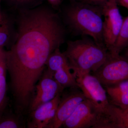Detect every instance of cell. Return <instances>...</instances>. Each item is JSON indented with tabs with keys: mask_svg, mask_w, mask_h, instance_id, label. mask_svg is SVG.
<instances>
[{
	"mask_svg": "<svg viewBox=\"0 0 128 128\" xmlns=\"http://www.w3.org/2000/svg\"><path fill=\"white\" fill-rule=\"evenodd\" d=\"M118 0H108L101 5L103 22L104 41L108 51L114 45L118 34L124 18L118 6Z\"/></svg>",
	"mask_w": 128,
	"mask_h": 128,
	"instance_id": "cell-5",
	"label": "cell"
},
{
	"mask_svg": "<svg viewBox=\"0 0 128 128\" xmlns=\"http://www.w3.org/2000/svg\"><path fill=\"white\" fill-rule=\"evenodd\" d=\"M104 86L110 103L122 109L128 108V80Z\"/></svg>",
	"mask_w": 128,
	"mask_h": 128,
	"instance_id": "cell-10",
	"label": "cell"
},
{
	"mask_svg": "<svg viewBox=\"0 0 128 128\" xmlns=\"http://www.w3.org/2000/svg\"><path fill=\"white\" fill-rule=\"evenodd\" d=\"M124 51L123 55H121L124 58L128 60V47H126L122 51Z\"/></svg>",
	"mask_w": 128,
	"mask_h": 128,
	"instance_id": "cell-22",
	"label": "cell"
},
{
	"mask_svg": "<svg viewBox=\"0 0 128 128\" xmlns=\"http://www.w3.org/2000/svg\"><path fill=\"white\" fill-rule=\"evenodd\" d=\"M61 94H58L51 101L42 104L31 112L28 128H46L55 116Z\"/></svg>",
	"mask_w": 128,
	"mask_h": 128,
	"instance_id": "cell-9",
	"label": "cell"
},
{
	"mask_svg": "<svg viewBox=\"0 0 128 128\" xmlns=\"http://www.w3.org/2000/svg\"><path fill=\"white\" fill-rule=\"evenodd\" d=\"M128 47V46H127V47Z\"/></svg>",
	"mask_w": 128,
	"mask_h": 128,
	"instance_id": "cell-24",
	"label": "cell"
},
{
	"mask_svg": "<svg viewBox=\"0 0 128 128\" xmlns=\"http://www.w3.org/2000/svg\"><path fill=\"white\" fill-rule=\"evenodd\" d=\"M71 70L70 68H65L54 73V78L64 89L79 88L76 77Z\"/></svg>",
	"mask_w": 128,
	"mask_h": 128,
	"instance_id": "cell-15",
	"label": "cell"
},
{
	"mask_svg": "<svg viewBox=\"0 0 128 128\" xmlns=\"http://www.w3.org/2000/svg\"><path fill=\"white\" fill-rule=\"evenodd\" d=\"M6 53L4 48L0 47V116L5 112L8 102Z\"/></svg>",
	"mask_w": 128,
	"mask_h": 128,
	"instance_id": "cell-12",
	"label": "cell"
},
{
	"mask_svg": "<svg viewBox=\"0 0 128 128\" xmlns=\"http://www.w3.org/2000/svg\"><path fill=\"white\" fill-rule=\"evenodd\" d=\"M47 0L53 8H57L59 6L61 2V0Z\"/></svg>",
	"mask_w": 128,
	"mask_h": 128,
	"instance_id": "cell-20",
	"label": "cell"
},
{
	"mask_svg": "<svg viewBox=\"0 0 128 128\" xmlns=\"http://www.w3.org/2000/svg\"><path fill=\"white\" fill-rule=\"evenodd\" d=\"M121 6L128 10V0H118Z\"/></svg>",
	"mask_w": 128,
	"mask_h": 128,
	"instance_id": "cell-21",
	"label": "cell"
},
{
	"mask_svg": "<svg viewBox=\"0 0 128 128\" xmlns=\"http://www.w3.org/2000/svg\"><path fill=\"white\" fill-rule=\"evenodd\" d=\"M74 88V90L60 98L54 118L46 128H59L71 116L78 105L86 98L82 92Z\"/></svg>",
	"mask_w": 128,
	"mask_h": 128,
	"instance_id": "cell-8",
	"label": "cell"
},
{
	"mask_svg": "<svg viewBox=\"0 0 128 128\" xmlns=\"http://www.w3.org/2000/svg\"><path fill=\"white\" fill-rule=\"evenodd\" d=\"M76 79L79 89L104 118L108 114L110 103L103 85L96 76L90 73L78 76Z\"/></svg>",
	"mask_w": 128,
	"mask_h": 128,
	"instance_id": "cell-3",
	"label": "cell"
},
{
	"mask_svg": "<svg viewBox=\"0 0 128 128\" xmlns=\"http://www.w3.org/2000/svg\"><path fill=\"white\" fill-rule=\"evenodd\" d=\"M128 44V16L124 18L121 29L114 45L108 51L111 55H120Z\"/></svg>",
	"mask_w": 128,
	"mask_h": 128,
	"instance_id": "cell-14",
	"label": "cell"
},
{
	"mask_svg": "<svg viewBox=\"0 0 128 128\" xmlns=\"http://www.w3.org/2000/svg\"><path fill=\"white\" fill-rule=\"evenodd\" d=\"M64 90L54 78L52 72L46 67L35 86V94L29 106L30 112L51 101Z\"/></svg>",
	"mask_w": 128,
	"mask_h": 128,
	"instance_id": "cell-7",
	"label": "cell"
},
{
	"mask_svg": "<svg viewBox=\"0 0 128 128\" xmlns=\"http://www.w3.org/2000/svg\"><path fill=\"white\" fill-rule=\"evenodd\" d=\"M14 28L15 20L5 14L0 6V44L5 43L10 39Z\"/></svg>",
	"mask_w": 128,
	"mask_h": 128,
	"instance_id": "cell-16",
	"label": "cell"
},
{
	"mask_svg": "<svg viewBox=\"0 0 128 128\" xmlns=\"http://www.w3.org/2000/svg\"><path fill=\"white\" fill-rule=\"evenodd\" d=\"M22 128L18 118L15 115L5 114L4 112L0 116V128Z\"/></svg>",
	"mask_w": 128,
	"mask_h": 128,
	"instance_id": "cell-18",
	"label": "cell"
},
{
	"mask_svg": "<svg viewBox=\"0 0 128 128\" xmlns=\"http://www.w3.org/2000/svg\"><path fill=\"white\" fill-rule=\"evenodd\" d=\"M102 117L100 112L86 98L78 105L62 126L66 128H98Z\"/></svg>",
	"mask_w": 128,
	"mask_h": 128,
	"instance_id": "cell-6",
	"label": "cell"
},
{
	"mask_svg": "<svg viewBox=\"0 0 128 128\" xmlns=\"http://www.w3.org/2000/svg\"><path fill=\"white\" fill-rule=\"evenodd\" d=\"M10 5L18 11L32 9L41 5L42 0H6Z\"/></svg>",
	"mask_w": 128,
	"mask_h": 128,
	"instance_id": "cell-17",
	"label": "cell"
},
{
	"mask_svg": "<svg viewBox=\"0 0 128 128\" xmlns=\"http://www.w3.org/2000/svg\"><path fill=\"white\" fill-rule=\"evenodd\" d=\"M93 76L103 86H111L128 80V60L121 55L109 56Z\"/></svg>",
	"mask_w": 128,
	"mask_h": 128,
	"instance_id": "cell-4",
	"label": "cell"
},
{
	"mask_svg": "<svg viewBox=\"0 0 128 128\" xmlns=\"http://www.w3.org/2000/svg\"><path fill=\"white\" fill-rule=\"evenodd\" d=\"M72 0L75 1L76 0Z\"/></svg>",
	"mask_w": 128,
	"mask_h": 128,
	"instance_id": "cell-23",
	"label": "cell"
},
{
	"mask_svg": "<svg viewBox=\"0 0 128 128\" xmlns=\"http://www.w3.org/2000/svg\"><path fill=\"white\" fill-rule=\"evenodd\" d=\"M108 0H80L81 2L94 5L101 6Z\"/></svg>",
	"mask_w": 128,
	"mask_h": 128,
	"instance_id": "cell-19",
	"label": "cell"
},
{
	"mask_svg": "<svg viewBox=\"0 0 128 128\" xmlns=\"http://www.w3.org/2000/svg\"><path fill=\"white\" fill-rule=\"evenodd\" d=\"M64 52L76 77L95 72L109 56L105 46L88 38L68 41Z\"/></svg>",
	"mask_w": 128,
	"mask_h": 128,
	"instance_id": "cell-2",
	"label": "cell"
},
{
	"mask_svg": "<svg viewBox=\"0 0 128 128\" xmlns=\"http://www.w3.org/2000/svg\"><path fill=\"white\" fill-rule=\"evenodd\" d=\"M63 16L64 23L73 33L89 36L97 43L105 46L102 6L74 2L64 9Z\"/></svg>",
	"mask_w": 128,
	"mask_h": 128,
	"instance_id": "cell-1",
	"label": "cell"
},
{
	"mask_svg": "<svg viewBox=\"0 0 128 128\" xmlns=\"http://www.w3.org/2000/svg\"><path fill=\"white\" fill-rule=\"evenodd\" d=\"M100 128H128V108L122 109L110 103Z\"/></svg>",
	"mask_w": 128,
	"mask_h": 128,
	"instance_id": "cell-11",
	"label": "cell"
},
{
	"mask_svg": "<svg viewBox=\"0 0 128 128\" xmlns=\"http://www.w3.org/2000/svg\"><path fill=\"white\" fill-rule=\"evenodd\" d=\"M46 67L53 74L61 69L65 68H70L66 56L64 52L60 51V48L56 50L48 58L46 62Z\"/></svg>",
	"mask_w": 128,
	"mask_h": 128,
	"instance_id": "cell-13",
	"label": "cell"
}]
</instances>
